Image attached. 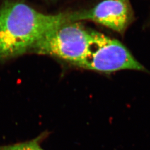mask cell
<instances>
[{
	"label": "cell",
	"instance_id": "cell-5",
	"mask_svg": "<svg viewBox=\"0 0 150 150\" xmlns=\"http://www.w3.org/2000/svg\"><path fill=\"white\" fill-rule=\"evenodd\" d=\"M48 136L47 131L43 132L34 139L13 145L0 146V150H44L41 143Z\"/></svg>",
	"mask_w": 150,
	"mask_h": 150
},
{
	"label": "cell",
	"instance_id": "cell-4",
	"mask_svg": "<svg viewBox=\"0 0 150 150\" xmlns=\"http://www.w3.org/2000/svg\"><path fill=\"white\" fill-rule=\"evenodd\" d=\"M132 18L129 0H103L89 9L69 12L70 22L90 21L120 33L126 31Z\"/></svg>",
	"mask_w": 150,
	"mask_h": 150
},
{
	"label": "cell",
	"instance_id": "cell-2",
	"mask_svg": "<svg viewBox=\"0 0 150 150\" xmlns=\"http://www.w3.org/2000/svg\"><path fill=\"white\" fill-rule=\"evenodd\" d=\"M92 32L79 22H66L39 40L30 52L54 57L77 67L86 56Z\"/></svg>",
	"mask_w": 150,
	"mask_h": 150
},
{
	"label": "cell",
	"instance_id": "cell-1",
	"mask_svg": "<svg viewBox=\"0 0 150 150\" xmlns=\"http://www.w3.org/2000/svg\"><path fill=\"white\" fill-rule=\"evenodd\" d=\"M66 22H70L69 12L48 15L22 2H6L0 8V61L30 51L45 35Z\"/></svg>",
	"mask_w": 150,
	"mask_h": 150
},
{
	"label": "cell",
	"instance_id": "cell-3",
	"mask_svg": "<svg viewBox=\"0 0 150 150\" xmlns=\"http://www.w3.org/2000/svg\"><path fill=\"white\" fill-rule=\"evenodd\" d=\"M77 67L105 74L124 70L146 71L122 43L95 31L86 56Z\"/></svg>",
	"mask_w": 150,
	"mask_h": 150
}]
</instances>
